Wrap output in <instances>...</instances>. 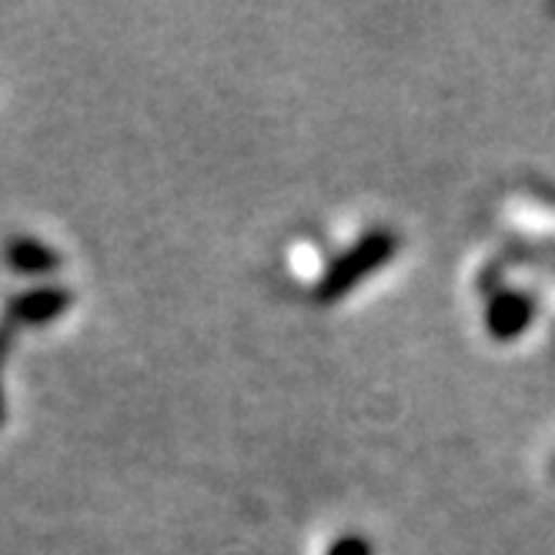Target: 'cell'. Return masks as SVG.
I'll return each instance as SVG.
<instances>
[{
    "label": "cell",
    "mask_w": 555,
    "mask_h": 555,
    "mask_svg": "<svg viewBox=\"0 0 555 555\" xmlns=\"http://www.w3.org/2000/svg\"><path fill=\"white\" fill-rule=\"evenodd\" d=\"M402 248V237L388 231V228H375L369 234H362L359 242L351 248H345L328 268L325 274L319 278V285H314V301H338L345 298L354 285H362L365 278H372L378 268H385L395 255Z\"/></svg>",
    "instance_id": "1"
},
{
    "label": "cell",
    "mask_w": 555,
    "mask_h": 555,
    "mask_svg": "<svg viewBox=\"0 0 555 555\" xmlns=\"http://www.w3.org/2000/svg\"><path fill=\"white\" fill-rule=\"evenodd\" d=\"M70 308H74V292L54 282L24 288L8 301L11 325H24V328H44L57 322L61 314H67Z\"/></svg>",
    "instance_id": "2"
},
{
    "label": "cell",
    "mask_w": 555,
    "mask_h": 555,
    "mask_svg": "<svg viewBox=\"0 0 555 555\" xmlns=\"http://www.w3.org/2000/svg\"><path fill=\"white\" fill-rule=\"evenodd\" d=\"M535 314V298L526 292H502L492 295L486 305V332L499 341H512L522 332H529Z\"/></svg>",
    "instance_id": "3"
},
{
    "label": "cell",
    "mask_w": 555,
    "mask_h": 555,
    "mask_svg": "<svg viewBox=\"0 0 555 555\" xmlns=\"http://www.w3.org/2000/svg\"><path fill=\"white\" fill-rule=\"evenodd\" d=\"M4 261L14 274H24V278H37V282L44 285V278H51L57 268H61V255L41 242V237L34 234H17L4 245Z\"/></svg>",
    "instance_id": "4"
},
{
    "label": "cell",
    "mask_w": 555,
    "mask_h": 555,
    "mask_svg": "<svg viewBox=\"0 0 555 555\" xmlns=\"http://www.w3.org/2000/svg\"><path fill=\"white\" fill-rule=\"evenodd\" d=\"M325 555H375V552H372V542L362 535H341L328 545Z\"/></svg>",
    "instance_id": "5"
},
{
    "label": "cell",
    "mask_w": 555,
    "mask_h": 555,
    "mask_svg": "<svg viewBox=\"0 0 555 555\" xmlns=\"http://www.w3.org/2000/svg\"><path fill=\"white\" fill-rule=\"evenodd\" d=\"M0 422H4V382H0Z\"/></svg>",
    "instance_id": "6"
},
{
    "label": "cell",
    "mask_w": 555,
    "mask_h": 555,
    "mask_svg": "<svg viewBox=\"0 0 555 555\" xmlns=\"http://www.w3.org/2000/svg\"><path fill=\"white\" fill-rule=\"evenodd\" d=\"M552 472H555V462H552Z\"/></svg>",
    "instance_id": "7"
}]
</instances>
